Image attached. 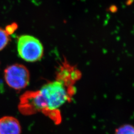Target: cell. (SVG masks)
Instances as JSON below:
<instances>
[{
    "label": "cell",
    "instance_id": "1",
    "mask_svg": "<svg viewBox=\"0 0 134 134\" xmlns=\"http://www.w3.org/2000/svg\"><path fill=\"white\" fill-rule=\"evenodd\" d=\"M74 90L56 80L48 82L39 91H26L20 96L19 110L23 115H27L40 111L57 110L68 100Z\"/></svg>",
    "mask_w": 134,
    "mask_h": 134
},
{
    "label": "cell",
    "instance_id": "2",
    "mask_svg": "<svg viewBox=\"0 0 134 134\" xmlns=\"http://www.w3.org/2000/svg\"><path fill=\"white\" fill-rule=\"evenodd\" d=\"M18 51L20 57L25 61L35 62L42 59L44 48L38 39L32 36L24 35L18 39Z\"/></svg>",
    "mask_w": 134,
    "mask_h": 134
},
{
    "label": "cell",
    "instance_id": "3",
    "mask_svg": "<svg viewBox=\"0 0 134 134\" xmlns=\"http://www.w3.org/2000/svg\"><path fill=\"white\" fill-rule=\"evenodd\" d=\"M4 77L8 86L14 90L20 91L29 85L30 74L25 66L15 64L5 69Z\"/></svg>",
    "mask_w": 134,
    "mask_h": 134
},
{
    "label": "cell",
    "instance_id": "4",
    "mask_svg": "<svg viewBox=\"0 0 134 134\" xmlns=\"http://www.w3.org/2000/svg\"><path fill=\"white\" fill-rule=\"evenodd\" d=\"M81 77V71L66 59L60 65L56 72V81L62 83L67 88L74 87L75 83Z\"/></svg>",
    "mask_w": 134,
    "mask_h": 134
},
{
    "label": "cell",
    "instance_id": "5",
    "mask_svg": "<svg viewBox=\"0 0 134 134\" xmlns=\"http://www.w3.org/2000/svg\"><path fill=\"white\" fill-rule=\"evenodd\" d=\"M21 126L19 120L12 116L0 118V134H21Z\"/></svg>",
    "mask_w": 134,
    "mask_h": 134
},
{
    "label": "cell",
    "instance_id": "6",
    "mask_svg": "<svg viewBox=\"0 0 134 134\" xmlns=\"http://www.w3.org/2000/svg\"><path fill=\"white\" fill-rule=\"evenodd\" d=\"M9 35L5 29L0 28V51L3 50L9 42Z\"/></svg>",
    "mask_w": 134,
    "mask_h": 134
},
{
    "label": "cell",
    "instance_id": "7",
    "mask_svg": "<svg viewBox=\"0 0 134 134\" xmlns=\"http://www.w3.org/2000/svg\"><path fill=\"white\" fill-rule=\"evenodd\" d=\"M115 134H134V127L129 124L123 125L116 129Z\"/></svg>",
    "mask_w": 134,
    "mask_h": 134
},
{
    "label": "cell",
    "instance_id": "8",
    "mask_svg": "<svg viewBox=\"0 0 134 134\" xmlns=\"http://www.w3.org/2000/svg\"><path fill=\"white\" fill-rule=\"evenodd\" d=\"M17 28H18L17 24H13L7 26L5 30L7 31V32L10 35L13 34Z\"/></svg>",
    "mask_w": 134,
    "mask_h": 134
}]
</instances>
